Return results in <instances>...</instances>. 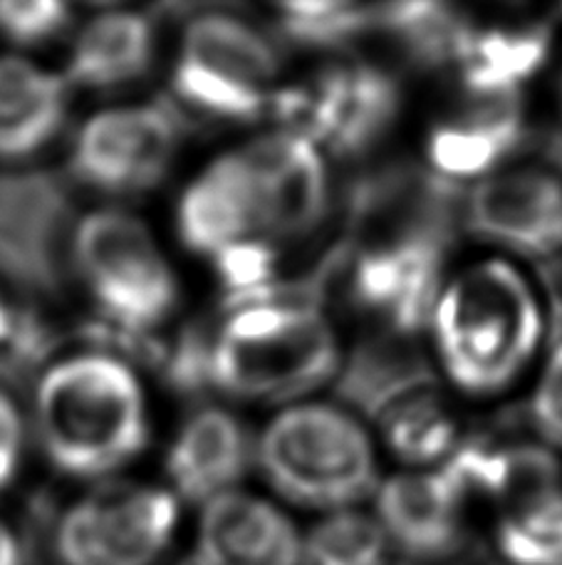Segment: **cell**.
<instances>
[{
	"mask_svg": "<svg viewBox=\"0 0 562 565\" xmlns=\"http://www.w3.org/2000/svg\"><path fill=\"white\" fill-rule=\"evenodd\" d=\"M210 358H214V342H208L204 332H188L172 352V358L166 360L169 382L186 395H196V392L214 385Z\"/></svg>",
	"mask_w": 562,
	"mask_h": 565,
	"instance_id": "30",
	"label": "cell"
},
{
	"mask_svg": "<svg viewBox=\"0 0 562 565\" xmlns=\"http://www.w3.org/2000/svg\"><path fill=\"white\" fill-rule=\"evenodd\" d=\"M67 23V8L53 0H3L0 3V33L13 43L33 45L53 38Z\"/></svg>",
	"mask_w": 562,
	"mask_h": 565,
	"instance_id": "29",
	"label": "cell"
},
{
	"mask_svg": "<svg viewBox=\"0 0 562 565\" xmlns=\"http://www.w3.org/2000/svg\"><path fill=\"white\" fill-rule=\"evenodd\" d=\"M152 43V28L142 15L112 13L97 18L77 40L69 77L93 87L127 83L147 70Z\"/></svg>",
	"mask_w": 562,
	"mask_h": 565,
	"instance_id": "23",
	"label": "cell"
},
{
	"mask_svg": "<svg viewBox=\"0 0 562 565\" xmlns=\"http://www.w3.org/2000/svg\"><path fill=\"white\" fill-rule=\"evenodd\" d=\"M379 30L421 67H458L476 35V25L458 8L441 3L379 6Z\"/></svg>",
	"mask_w": 562,
	"mask_h": 565,
	"instance_id": "24",
	"label": "cell"
},
{
	"mask_svg": "<svg viewBox=\"0 0 562 565\" xmlns=\"http://www.w3.org/2000/svg\"><path fill=\"white\" fill-rule=\"evenodd\" d=\"M176 501L156 489L105 491L67 511L57 531L63 565H152L172 541Z\"/></svg>",
	"mask_w": 562,
	"mask_h": 565,
	"instance_id": "9",
	"label": "cell"
},
{
	"mask_svg": "<svg viewBox=\"0 0 562 565\" xmlns=\"http://www.w3.org/2000/svg\"><path fill=\"white\" fill-rule=\"evenodd\" d=\"M530 407H533V422L543 431V437L562 444V342L548 360Z\"/></svg>",
	"mask_w": 562,
	"mask_h": 565,
	"instance_id": "31",
	"label": "cell"
},
{
	"mask_svg": "<svg viewBox=\"0 0 562 565\" xmlns=\"http://www.w3.org/2000/svg\"><path fill=\"white\" fill-rule=\"evenodd\" d=\"M389 447L411 463L451 457L456 449V427L436 397L424 395L407 402L385 419Z\"/></svg>",
	"mask_w": 562,
	"mask_h": 565,
	"instance_id": "28",
	"label": "cell"
},
{
	"mask_svg": "<svg viewBox=\"0 0 562 565\" xmlns=\"http://www.w3.org/2000/svg\"><path fill=\"white\" fill-rule=\"evenodd\" d=\"M431 328L451 380L488 395L514 382L533 358L543 320L518 270L488 260L441 288Z\"/></svg>",
	"mask_w": 562,
	"mask_h": 565,
	"instance_id": "1",
	"label": "cell"
},
{
	"mask_svg": "<svg viewBox=\"0 0 562 565\" xmlns=\"http://www.w3.org/2000/svg\"><path fill=\"white\" fill-rule=\"evenodd\" d=\"M399 85L369 63H339L305 83L278 89L273 113L283 132L327 147L337 157L375 149L397 122Z\"/></svg>",
	"mask_w": 562,
	"mask_h": 565,
	"instance_id": "6",
	"label": "cell"
},
{
	"mask_svg": "<svg viewBox=\"0 0 562 565\" xmlns=\"http://www.w3.org/2000/svg\"><path fill=\"white\" fill-rule=\"evenodd\" d=\"M250 461V439L234 415L204 409L179 434L169 454V473L188 499L210 501L244 477Z\"/></svg>",
	"mask_w": 562,
	"mask_h": 565,
	"instance_id": "20",
	"label": "cell"
},
{
	"mask_svg": "<svg viewBox=\"0 0 562 565\" xmlns=\"http://www.w3.org/2000/svg\"><path fill=\"white\" fill-rule=\"evenodd\" d=\"M20 439H23V424H20L18 409L6 395H0V487H6L13 477Z\"/></svg>",
	"mask_w": 562,
	"mask_h": 565,
	"instance_id": "32",
	"label": "cell"
},
{
	"mask_svg": "<svg viewBox=\"0 0 562 565\" xmlns=\"http://www.w3.org/2000/svg\"><path fill=\"white\" fill-rule=\"evenodd\" d=\"M35 412L47 457L77 477L117 469L147 441L142 390L112 358H75L50 370Z\"/></svg>",
	"mask_w": 562,
	"mask_h": 565,
	"instance_id": "2",
	"label": "cell"
},
{
	"mask_svg": "<svg viewBox=\"0 0 562 565\" xmlns=\"http://www.w3.org/2000/svg\"><path fill=\"white\" fill-rule=\"evenodd\" d=\"M280 53L253 25L201 15L186 28L174 87L184 103L216 119L248 122L273 107Z\"/></svg>",
	"mask_w": 562,
	"mask_h": 565,
	"instance_id": "5",
	"label": "cell"
},
{
	"mask_svg": "<svg viewBox=\"0 0 562 565\" xmlns=\"http://www.w3.org/2000/svg\"><path fill=\"white\" fill-rule=\"evenodd\" d=\"M520 95H474L431 127L426 154L431 169L451 181L480 179L523 145Z\"/></svg>",
	"mask_w": 562,
	"mask_h": 565,
	"instance_id": "16",
	"label": "cell"
},
{
	"mask_svg": "<svg viewBox=\"0 0 562 565\" xmlns=\"http://www.w3.org/2000/svg\"><path fill=\"white\" fill-rule=\"evenodd\" d=\"M65 87L20 60H0V157L35 154L57 135Z\"/></svg>",
	"mask_w": 562,
	"mask_h": 565,
	"instance_id": "21",
	"label": "cell"
},
{
	"mask_svg": "<svg viewBox=\"0 0 562 565\" xmlns=\"http://www.w3.org/2000/svg\"><path fill=\"white\" fill-rule=\"evenodd\" d=\"M466 497L444 471L399 473L377 493V521L391 551L419 563H444L466 548Z\"/></svg>",
	"mask_w": 562,
	"mask_h": 565,
	"instance_id": "14",
	"label": "cell"
},
{
	"mask_svg": "<svg viewBox=\"0 0 562 565\" xmlns=\"http://www.w3.org/2000/svg\"><path fill=\"white\" fill-rule=\"evenodd\" d=\"M179 228L188 248L214 258L260 231L256 184L244 151L220 157L188 186Z\"/></svg>",
	"mask_w": 562,
	"mask_h": 565,
	"instance_id": "19",
	"label": "cell"
},
{
	"mask_svg": "<svg viewBox=\"0 0 562 565\" xmlns=\"http://www.w3.org/2000/svg\"><path fill=\"white\" fill-rule=\"evenodd\" d=\"M73 260L122 328H152L176 306V280L154 238L122 211L87 216L75 231Z\"/></svg>",
	"mask_w": 562,
	"mask_h": 565,
	"instance_id": "7",
	"label": "cell"
},
{
	"mask_svg": "<svg viewBox=\"0 0 562 565\" xmlns=\"http://www.w3.org/2000/svg\"><path fill=\"white\" fill-rule=\"evenodd\" d=\"M464 221L514 254L553 256L562 250V181L536 169L490 177L464 201Z\"/></svg>",
	"mask_w": 562,
	"mask_h": 565,
	"instance_id": "12",
	"label": "cell"
},
{
	"mask_svg": "<svg viewBox=\"0 0 562 565\" xmlns=\"http://www.w3.org/2000/svg\"><path fill=\"white\" fill-rule=\"evenodd\" d=\"M464 199L434 169L389 164L357 179L347 194L349 250L454 244Z\"/></svg>",
	"mask_w": 562,
	"mask_h": 565,
	"instance_id": "8",
	"label": "cell"
},
{
	"mask_svg": "<svg viewBox=\"0 0 562 565\" xmlns=\"http://www.w3.org/2000/svg\"><path fill=\"white\" fill-rule=\"evenodd\" d=\"M69 218L57 177H0V274L25 290L57 292L67 278Z\"/></svg>",
	"mask_w": 562,
	"mask_h": 565,
	"instance_id": "10",
	"label": "cell"
},
{
	"mask_svg": "<svg viewBox=\"0 0 562 565\" xmlns=\"http://www.w3.org/2000/svg\"><path fill=\"white\" fill-rule=\"evenodd\" d=\"M258 461L280 497L307 509L345 511L377 487L367 434L345 412L325 405L290 407L270 422Z\"/></svg>",
	"mask_w": 562,
	"mask_h": 565,
	"instance_id": "4",
	"label": "cell"
},
{
	"mask_svg": "<svg viewBox=\"0 0 562 565\" xmlns=\"http://www.w3.org/2000/svg\"><path fill=\"white\" fill-rule=\"evenodd\" d=\"M0 565H20V548L3 523H0Z\"/></svg>",
	"mask_w": 562,
	"mask_h": 565,
	"instance_id": "33",
	"label": "cell"
},
{
	"mask_svg": "<svg viewBox=\"0 0 562 565\" xmlns=\"http://www.w3.org/2000/svg\"><path fill=\"white\" fill-rule=\"evenodd\" d=\"M278 23L285 38L305 47H343L379 28V6L283 3Z\"/></svg>",
	"mask_w": 562,
	"mask_h": 565,
	"instance_id": "27",
	"label": "cell"
},
{
	"mask_svg": "<svg viewBox=\"0 0 562 565\" xmlns=\"http://www.w3.org/2000/svg\"><path fill=\"white\" fill-rule=\"evenodd\" d=\"M560 95H562V93H560Z\"/></svg>",
	"mask_w": 562,
	"mask_h": 565,
	"instance_id": "37",
	"label": "cell"
},
{
	"mask_svg": "<svg viewBox=\"0 0 562 565\" xmlns=\"http://www.w3.org/2000/svg\"><path fill=\"white\" fill-rule=\"evenodd\" d=\"M548 157H550V161H553L555 167L562 169V135H558V137H553V139L548 141Z\"/></svg>",
	"mask_w": 562,
	"mask_h": 565,
	"instance_id": "35",
	"label": "cell"
},
{
	"mask_svg": "<svg viewBox=\"0 0 562 565\" xmlns=\"http://www.w3.org/2000/svg\"><path fill=\"white\" fill-rule=\"evenodd\" d=\"M339 372L335 332L317 306L256 302L236 308L214 342V387L246 399H293Z\"/></svg>",
	"mask_w": 562,
	"mask_h": 565,
	"instance_id": "3",
	"label": "cell"
},
{
	"mask_svg": "<svg viewBox=\"0 0 562 565\" xmlns=\"http://www.w3.org/2000/svg\"><path fill=\"white\" fill-rule=\"evenodd\" d=\"M560 10H562V8H560Z\"/></svg>",
	"mask_w": 562,
	"mask_h": 565,
	"instance_id": "36",
	"label": "cell"
},
{
	"mask_svg": "<svg viewBox=\"0 0 562 565\" xmlns=\"http://www.w3.org/2000/svg\"><path fill=\"white\" fill-rule=\"evenodd\" d=\"M496 546L508 565H562V489L508 507Z\"/></svg>",
	"mask_w": 562,
	"mask_h": 565,
	"instance_id": "25",
	"label": "cell"
},
{
	"mask_svg": "<svg viewBox=\"0 0 562 565\" xmlns=\"http://www.w3.org/2000/svg\"><path fill=\"white\" fill-rule=\"evenodd\" d=\"M176 115L166 105L97 115L77 139L75 174L105 191H142L166 174L179 145Z\"/></svg>",
	"mask_w": 562,
	"mask_h": 565,
	"instance_id": "11",
	"label": "cell"
},
{
	"mask_svg": "<svg viewBox=\"0 0 562 565\" xmlns=\"http://www.w3.org/2000/svg\"><path fill=\"white\" fill-rule=\"evenodd\" d=\"M15 326H18V316H13L3 302V298H0V350L8 345L10 338H13Z\"/></svg>",
	"mask_w": 562,
	"mask_h": 565,
	"instance_id": "34",
	"label": "cell"
},
{
	"mask_svg": "<svg viewBox=\"0 0 562 565\" xmlns=\"http://www.w3.org/2000/svg\"><path fill=\"white\" fill-rule=\"evenodd\" d=\"M448 248L399 246L349 250L353 298L385 320L387 330L414 335L431 326L441 296V276Z\"/></svg>",
	"mask_w": 562,
	"mask_h": 565,
	"instance_id": "15",
	"label": "cell"
},
{
	"mask_svg": "<svg viewBox=\"0 0 562 565\" xmlns=\"http://www.w3.org/2000/svg\"><path fill=\"white\" fill-rule=\"evenodd\" d=\"M256 184L260 231L275 238H303L327 211V171L313 141L293 132L258 139L244 151Z\"/></svg>",
	"mask_w": 562,
	"mask_h": 565,
	"instance_id": "13",
	"label": "cell"
},
{
	"mask_svg": "<svg viewBox=\"0 0 562 565\" xmlns=\"http://www.w3.org/2000/svg\"><path fill=\"white\" fill-rule=\"evenodd\" d=\"M434 375L414 335L385 330L349 352L337 375V397L365 417L385 419L407 402L431 395Z\"/></svg>",
	"mask_w": 562,
	"mask_h": 565,
	"instance_id": "18",
	"label": "cell"
},
{
	"mask_svg": "<svg viewBox=\"0 0 562 565\" xmlns=\"http://www.w3.org/2000/svg\"><path fill=\"white\" fill-rule=\"evenodd\" d=\"M391 543L377 516L335 511L303 536V565H389Z\"/></svg>",
	"mask_w": 562,
	"mask_h": 565,
	"instance_id": "26",
	"label": "cell"
},
{
	"mask_svg": "<svg viewBox=\"0 0 562 565\" xmlns=\"http://www.w3.org/2000/svg\"><path fill=\"white\" fill-rule=\"evenodd\" d=\"M550 40L553 35L543 23L476 28L458 65L466 93L518 95L520 85L543 67Z\"/></svg>",
	"mask_w": 562,
	"mask_h": 565,
	"instance_id": "22",
	"label": "cell"
},
{
	"mask_svg": "<svg viewBox=\"0 0 562 565\" xmlns=\"http://www.w3.org/2000/svg\"><path fill=\"white\" fill-rule=\"evenodd\" d=\"M196 565H303V536L273 503L226 491L206 501Z\"/></svg>",
	"mask_w": 562,
	"mask_h": 565,
	"instance_id": "17",
	"label": "cell"
}]
</instances>
